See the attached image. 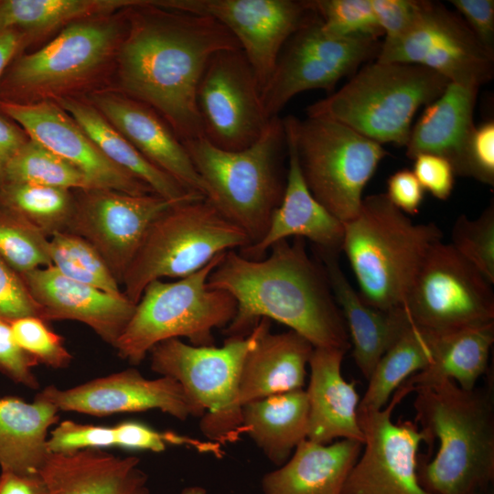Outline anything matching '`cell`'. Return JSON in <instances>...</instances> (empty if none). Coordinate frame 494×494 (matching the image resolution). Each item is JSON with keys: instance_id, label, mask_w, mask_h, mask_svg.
Masks as SVG:
<instances>
[{"instance_id": "1", "label": "cell", "mask_w": 494, "mask_h": 494, "mask_svg": "<svg viewBox=\"0 0 494 494\" xmlns=\"http://www.w3.org/2000/svg\"><path fill=\"white\" fill-rule=\"evenodd\" d=\"M126 29L110 89L155 110L183 143L203 136L197 91L219 51L241 48L212 17L136 0L125 7Z\"/></svg>"}, {"instance_id": "2", "label": "cell", "mask_w": 494, "mask_h": 494, "mask_svg": "<svg viewBox=\"0 0 494 494\" xmlns=\"http://www.w3.org/2000/svg\"><path fill=\"white\" fill-rule=\"evenodd\" d=\"M269 250L260 260L228 251L209 274L208 287L230 293L237 304L225 334L246 336L267 318L285 325L314 348L350 349L326 272L319 260L307 254L304 239L282 240Z\"/></svg>"}, {"instance_id": "3", "label": "cell", "mask_w": 494, "mask_h": 494, "mask_svg": "<svg viewBox=\"0 0 494 494\" xmlns=\"http://www.w3.org/2000/svg\"><path fill=\"white\" fill-rule=\"evenodd\" d=\"M414 422L427 436L435 456H418L421 486L431 494H476L494 478L492 384L464 390L452 381L417 387ZM429 449V453H430Z\"/></svg>"}, {"instance_id": "4", "label": "cell", "mask_w": 494, "mask_h": 494, "mask_svg": "<svg viewBox=\"0 0 494 494\" xmlns=\"http://www.w3.org/2000/svg\"><path fill=\"white\" fill-rule=\"evenodd\" d=\"M125 29V7L67 26L9 64L0 81V102H57L110 88Z\"/></svg>"}, {"instance_id": "5", "label": "cell", "mask_w": 494, "mask_h": 494, "mask_svg": "<svg viewBox=\"0 0 494 494\" xmlns=\"http://www.w3.org/2000/svg\"><path fill=\"white\" fill-rule=\"evenodd\" d=\"M344 252L369 306L401 307L429 249L442 241L433 222L414 223L385 193L363 198L357 215L344 222Z\"/></svg>"}, {"instance_id": "6", "label": "cell", "mask_w": 494, "mask_h": 494, "mask_svg": "<svg viewBox=\"0 0 494 494\" xmlns=\"http://www.w3.org/2000/svg\"><path fill=\"white\" fill-rule=\"evenodd\" d=\"M183 145L206 185V199L245 231L251 245L260 242L285 188L286 177L282 171L286 149L283 119H270L261 136L241 150L219 148L204 136Z\"/></svg>"}, {"instance_id": "7", "label": "cell", "mask_w": 494, "mask_h": 494, "mask_svg": "<svg viewBox=\"0 0 494 494\" xmlns=\"http://www.w3.org/2000/svg\"><path fill=\"white\" fill-rule=\"evenodd\" d=\"M449 83L424 67L375 60L309 105L306 115L338 122L381 145L405 146L417 110L438 98Z\"/></svg>"}, {"instance_id": "8", "label": "cell", "mask_w": 494, "mask_h": 494, "mask_svg": "<svg viewBox=\"0 0 494 494\" xmlns=\"http://www.w3.org/2000/svg\"><path fill=\"white\" fill-rule=\"evenodd\" d=\"M270 326L271 320L261 318L249 334L228 337L221 347L195 346L172 338L150 350L152 370L179 383L209 441L232 443L243 433L241 370L247 354Z\"/></svg>"}, {"instance_id": "9", "label": "cell", "mask_w": 494, "mask_h": 494, "mask_svg": "<svg viewBox=\"0 0 494 494\" xmlns=\"http://www.w3.org/2000/svg\"><path fill=\"white\" fill-rule=\"evenodd\" d=\"M224 254L176 282L148 284L113 346L118 356L138 365L156 345L179 338L195 346H213V330L227 327L237 309L230 293L207 285L209 274Z\"/></svg>"}, {"instance_id": "10", "label": "cell", "mask_w": 494, "mask_h": 494, "mask_svg": "<svg viewBox=\"0 0 494 494\" xmlns=\"http://www.w3.org/2000/svg\"><path fill=\"white\" fill-rule=\"evenodd\" d=\"M249 245L245 231L206 198L177 202L151 223L124 276L123 293L137 304L151 282L186 277L217 255Z\"/></svg>"}, {"instance_id": "11", "label": "cell", "mask_w": 494, "mask_h": 494, "mask_svg": "<svg viewBox=\"0 0 494 494\" xmlns=\"http://www.w3.org/2000/svg\"><path fill=\"white\" fill-rule=\"evenodd\" d=\"M295 141L299 166L314 198L340 221L360 210L363 190L388 155L382 145L338 122L283 119Z\"/></svg>"}, {"instance_id": "12", "label": "cell", "mask_w": 494, "mask_h": 494, "mask_svg": "<svg viewBox=\"0 0 494 494\" xmlns=\"http://www.w3.org/2000/svg\"><path fill=\"white\" fill-rule=\"evenodd\" d=\"M482 274L450 243L426 253L403 308L415 325L443 335L494 322V293Z\"/></svg>"}, {"instance_id": "13", "label": "cell", "mask_w": 494, "mask_h": 494, "mask_svg": "<svg viewBox=\"0 0 494 494\" xmlns=\"http://www.w3.org/2000/svg\"><path fill=\"white\" fill-rule=\"evenodd\" d=\"M381 41L339 38L327 33L315 16L284 46L274 70L261 91L265 117L270 120L295 95L314 89L332 92L343 78L377 58Z\"/></svg>"}, {"instance_id": "14", "label": "cell", "mask_w": 494, "mask_h": 494, "mask_svg": "<svg viewBox=\"0 0 494 494\" xmlns=\"http://www.w3.org/2000/svg\"><path fill=\"white\" fill-rule=\"evenodd\" d=\"M376 60L418 65L452 83L478 88L494 75V53L460 16L432 1L407 34L381 41Z\"/></svg>"}, {"instance_id": "15", "label": "cell", "mask_w": 494, "mask_h": 494, "mask_svg": "<svg viewBox=\"0 0 494 494\" xmlns=\"http://www.w3.org/2000/svg\"><path fill=\"white\" fill-rule=\"evenodd\" d=\"M197 106L203 136L224 150L248 147L269 122L258 81L241 48L221 50L211 57L199 83Z\"/></svg>"}, {"instance_id": "16", "label": "cell", "mask_w": 494, "mask_h": 494, "mask_svg": "<svg viewBox=\"0 0 494 494\" xmlns=\"http://www.w3.org/2000/svg\"><path fill=\"white\" fill-rule=\"evenodd\" d=\"M409 393L401 385L381 410H358L363 433L361 451L344 486L343 494H431L419 483L418 450L427 444L426 435L415 422L399 419L392 413Z\"/></svg>"}, {"instance_id": "17", "label": "cell", "mask_w": 494, "mask_h": 494, "mask_svg": "<svg viewBox=\"0 0 494 494\" xmlns=\"http://www.w3.org/2000/svg\"><path fill=\"white\" fill-rule=\"evenodd\" d=\"M159 6L207 16L236 38L261 91L291 36L315 13L306 0H152Z\"/></svg>"}, {"instance_id": "18", "label": "cell", "mask_w": 494, "mask_h": 494, "mask_svg": "<svg viewBox=\"0 0 494 494\" xmlns=\"http://www.w3.org/2000/svg\"><path fill=\"white\" fill-rule=\"evenodd\" d=\"M74 191L75 209L67 231L87 240L122 285L151 223L177 202L156 194L131 195L102 188Z\"/></svg>"}, {"instance_id": "19", "label": "cell", "mask_w": 494, "mask_h": 494, "mask_svg": "<svg viewBox=\"0 0 494 494\" xmlns=\"http://www.w3.org/2000/svg\"><path fill=\"white\" fill-rule=\"evenodd\" d=\"M0 111L17 123L31 139L78 168L93 188L131 195L155 194L145 183L111 162L58 103L0 102Z\"/></svg>"}, {"instance_id": "20", "label": "cell", "mask_w": 494, "mask_h": 494, "mask_svg": "<svg viewBox=\"0 0 494 494\" xmlns=\"http://www.w3.org/2000/svg\"><path fill=\"white\" fill-rule=\"evenodd\" d=\"M36 398L51 403L59 411L99 417L148 410H160L178 420L198 417L177 381L166 376L147 379L135 369L93 379L69 389L47 386Z\"/></svg>"}, {"instance_id": "21", "label": "cell", "mask_w": 494, "mask_h": 494, "mask_svg": "<svg viewBox=\"0 0 494 494\" xmlns=\"http://www.w3.org/2000/svg\"><path fill=\"white\" fill-rule=\"evenodd\" d=\"M20 277L39 306L41 318L81 322L112 347L135 309L136 304L124 294L113 295L71 280L53 266L38 268Z\"/></svg>"}, {"instance_id": "22", "label": "cell", "mask_w": 494, "mask_h": 494, "mask_svg": "<svg viewBox=\"0 0 494 494\" xmlns=\"http://www.w3.org/2000/svg\"><path fill=\"white\" fill-rule=\"evenodd\" d=\"M87 99L148 161L185 188L207 198V188L166 122L151 107L113 89Z\"/></svg>"}, {"instance_id": "23", "label": "cell", "mask_w": 494, "mask_h": 494, "mask_svg": "<svg viewBox=\"0 0 494 494\" xmlns=\"http://www.w3.org/2000/svg\"><path fill=\"white\" fill-rule=\"evenodd\" d=\"M284 123V121H283ZM288 168L282 201L274 211L263 238L241 249L249 260L263 259L275 242L289 237L308 239L317 249L339 253L344 224L312 195L303 177L294 138L284 124Z\"/></svg>"}, {"instance_id": "24", "label": "cell", "mask_w": 494, "mask_h": 494, "mask_svg": "<svg viewBox=\"0 0 494 494\" xmlns=\"http://www.w3.org/2000/svg\"><path fill=\"white\" fill-rule=\"evenodd\" d=\"M345 353L340 349L314 348L309 360L306 439L318 444H329L338 438L364 441L358 421L360 399L355 381H347L341 374Z\"/></svg>"}, {"instance_id": "25", "label": "cell", "mask_w": 494, "mask_h": 494, "mask_svg": "<svg viewBox=\"0 0 494 494\" xmlns=\"http://www.w3.org/2000/svg\"><path fill=\"white\" fill-rule=\"evenodd\" d=\"M316 251L344 318L354 361L369 381L378 361L410 318L403 306L381 311L366 304L343 274L338 253Z\"/></svg>"}, {"instance_id": "26", "label": "cell", "mask_w": 494, "mask_h": 494, "mask_svg": "<svg viewBox=\"0 0 494 494\" xmlns=\"http://www.w3.org/2000/svg\"><path fill=\"white\" fill-rule=\"evenodd\" d=\"M136 456L103 449L50 453L38 471L48 494H149L147 476Z\"/></svg>"}, {"instance_id": "27", "label": "cell", "mask_w": 494, "mask_h": 494, "mask_svg": "<svg viewBox=\"0 0 494 494\" xmlns=\"http://www.w3.org/2000/svg\"><path fill=\"white\" fill-rule=\"evenodd\" d=\"M478 91V87L450 82L412 126L406 156L410 159L424 153L440 156L451 163L456 175L467 177Z\"/></svg>"}, {"instance_id": "28", "label": "cell", "mask_w": 494, "mask_h": 494, "mask_svg": "<svg viewBox=\"0 0 494 494\" xmlns=\"http://www.w3.org/2000/svg\"><path fill=\"white\" fill-rule=\"evenodd\" d=\"M362 449L355 440L318 444L305 439L285 463L263 476V494H343Z\"/></svg>"}, {"instance_id": "29", "label": "cell", "mask_w": 494, "mask_h": 494, "mask_svg": "<svg viewBox=\"0 0 494 494\" xmlns=\"http://www.w3.org/2000/svg\"><path fill=\"white\" fill-rule=\"evenodd\" d=\"M314 347L298 333L266 331L247 354L241 370L239 402L303 389Z\"/></svg>"}, {"instance_id": "30", "label": "cell", "mask_w": 494, "mask_h": 494, "mask_svg": "<svg viewBox=\"0 0 494 494\" xmlns=\"http://www.w3.org/2000/svg\"><path fill=\"white\" fill-rule=\"evenodd\" d=\"M59 410L35 398L28 403L15 396L0 398V467L19 474L38 473L48 455L50 427Z\"/></svg>"}, {"instance_id": "31", "label": "cell", "mask_w": 494, "mask_h": 494, "mask_svg": "<svg viewBox=\"0 0 494 494\" xmlns=\"http://www.w3.org/2000/svg\"><path fill=\"white\" fill-rule=\"evenodd\" d=\"M56 103L78 123L111 162L145 183L155 194L174 202L205 198L148 161L87 99H65Z\"/></svg>"}, {"instance_id": "32", "label": "cell", "mask_w": 494, "mask_h": 494, "mask_svg": "<svg viewBox=\"0 0 494 494\" xmlns=\"http://www.w3.org/2000/svg\"><path fill=\"white\" fill-rule=\"evenodd\" d=\"M242 414L243 433L278 467L307 438L309 405L304 389L247 403Z\"/></svg>"}, {"instance_id": "33", "label": "cell", "mask_w": 494, "mask_h": 494, "mask_svg": "<svg viewBox=\"0 0 494 494\" xmlns=\"http://www.w3.org/2000/svg\"><path fill=\"white\" fill-rule=\"evenodd\" d=\"M494 342V322L437 335L432 363L402 385L410 392L417 387L452 381L472 390L487 372Z\"/></svg>"}, {"instance_id": "34", "label": "cell", "mask_w": 494, "mask_h": 494, "mask_svg": "<svg viewBox=\"0 0 494 494\" xmlns=\"http://www.w3.org/2000/svg\"><path fill=\"white\" fill-rule=\"evenodd\" d=\"M135 0H0V32L27 33L35 50L67 26L83 18L114 13Z\"/></svg>"}, {"instance_id": "35", "label": "cell", "mask_w": 494, "mask_h": 494, "mask_svg": "<svg viewBox=\"0 0 494 494\" xmlns=\"http://www.w3.org/2000/svg\"><path fill=\"white\" fill-rule=\"evenodd\" d=\"M436 338L410 319L378 361L358 410L385 407L404 381L432 363Z\"/></svg>"}, {"instance_id": "36", "label": "cell", "mask_w": 494, "mask_h": 494, "mask_svg": "<svg viewBox=\"0 0 494 494\" xmlns=\"http://www.w3.org/2000/svg\"><path fill=\"white\" fill-rule=\"evenodd\" d=\"M75 189L16 184L0 187V208L19 215L48 238L67 231L72 218Z\"/></svg>"}, {"instance_id": "37", "label": "cell", "mask_w": 494, "mask_h": 494, "mask_svg": "<svg viewBox=\"0 0 494 494\" xmlns=\"http://www.w3.org/2000/svg\"><path fill=\"white\" fill-rule=\"evenodd\" d=\"M16 184L93 188L78 168L30 137L0 168V187Z\"/></svg>"}, {"instance_id": "38", "label": "cell", "mask_w": 494, "mask_h": 494, "mask_svg": "<svg viewBox=\"0 0 494 494\" xmlns=\"http://www.w3.org/2000/svg\"><path fill=\"white\" fill-rule=\"evenodd\" d=\"M48 255L52 266L64 276L113 295H123L102 257L84 238L70 232L49 237Z\"/></svg>"}, {"instance_id": "39", "label": "cell", "mask_w": 494, "mask_h": 494, "mask_svg": "<svg viewBox=\"0 0 494 494\" xmlns=\"http://www.w3.org/2000/svg\"><path fill=\"white\" fill-rule=\"evenodd\" d=\"M48 240L19 215L0 208V260L18 275L52 266Z\"/></svg>"}, {"instance_id": "40", "label": "cell", "mask_w": 494, "mask_h": 494, "mask_svg": "<svg viewBox=\"0 0 494 494\" xmlns=\"http://www.w3.org/2000/svg\"><path fill=\"white\" fill-rule=\"evenodd\" d=\"M323 29L346 38L380 40L384 36L370 0H306Z\"/></svg>"}, {"instance_id": "41", "label": "cell", "mask_w": 494, "mask_h": 494, "mask_svg": "<svg viewBox=\"0 0 494 494\" xmlns=\"http://www.w3.org/2000/svg\"><path fill=\"white\" fill-rule=\"evenodd\" d=\"M450 244L493 285V202L475 220L460 215L452 227Z\"/></svg>"}, {"instance_id": "42", "label": "cell", "mask_w": 494, "mask_h": 494, "mask_svg": "<svg viewBox=\"0 0 494 494\" xmlns=\"http://www.w3.org/2000/svg\"><path fill=\"white\" fill-rule=\"evenodd\" d=\"M9 323L17 345L38 364L54 369L70 364L72 355L65 347L63 338L54 332L46 320L38 316H27Z\"/></svg>"}, {"instance_id": "43", "label": "cell", "mask_w": 494, "mask_h": 494, "mask_svg": "<svg viewBox=\"0 0 494 494\" xmlns=\"http://www.w3.org/2000/svg\"><path fill=\"white\" fill-rule=\"evenodd\" d=\"M47 445L54 454L115 447L114 428L64 420L51 430Z\"/></svg>"}, {"instance_id": "44", "label": "cell", "mask_w": 494, "mask_h": 494, "mask_svg": "<svg viewBox=\"0 0 494 494\" xmlns=\"http://www.w3.org/2000/svg\"><path fill=\"white\" fill-rule=\"evenodd\" d=\"M429 1L426 0H370L384 39L399 38L418 22Z\"/></svg>"}, {"instance_id": "45", "label": "cell", "mask_w": 494, "mask_h": 494, "mask_svg": "<svg viewBox=\"0 0 494 494\" xmlns=\"http://www.w3.org/2000/svg\"><path fill=\"white\" fill-rule=\"evenodd\" d=\"M37 361L16 342L8 320L0 317V372L16 383L36 389L38 381L33 372Z\"/></svg>"}, {"instance_id": "46", "label": "cell", "mask_w": 494, "mask_h": 494, "mask_svg": "<svg viewBox=\"0 0 494 494\" xmlns=\"http://www.w3.org/2000/svg\"><path fill=\"white\" fill-rule=\"evenodd\" d=\"M40 314L20 275L0 260V317L11 321L27 316L40 317Z\"/></svg>"}, {"instance_id": "47", "label": "cell", "mask_w": 494, "mask_h": 494, "mask_svg": "<svg viewBox=\"0 0 494 494\" xmlns=\"http://www.w3.org/2000/svg\"><path fill=\"white\" fill-rule=\"evenodd\" d=\"M413 172L424 190L435 198L446 200L455 186L456 176L451 163L434 154H419L413 158Z\"/></svg>"}, {"instance_id": "48", "label": "cell", "mask_w": 494, "mask_h": 494, "mask_svg": "<svg viewBox=\"0 0 494 494\" xmlns=\"http://www.w3.org/2000/svg\"><path fill=\"white\" fill-rule=\"evenodd\" d=\"M467 177L494 185V122L475 127L467 152Z\"/></svg>"}, {"instance_id": "49", "label": "cell", "mask_w": 494, "mask_h": 494, "mask_svg": "<svg viewBox=\"0 0 494 494\" xmlns=\"http://www.w3.org/2000/svg\"><path fill=\"white\" fill-rule=\"evenodd\" d=\"M462 19L489 51L494 53V1L450 0Z\"/></svg>"}, {"instance_id": "50", "label": "cell", "mask_w": 494, "mask_h": 494, "mask_svg": "<svg viewBox=\"0 0 494 494\" xmlns=\"http://www.w3.org/2000/svg\"><path fill=\"white\" fill-rule=\"evenodd\" d=\"M424 191L412 170L401 169L387 179L385 195L398 209L408 215H415L423 202Z\"/></svg>"}, {"instance_id": "51", "label": "cell", "mask_w": 494, "mask_h": 494, "mask_svg": "<svg viewBox=\"0 0 494 494\" xmlns=\"http://www.w3.org/2000/svg\"><path fill=\"white\" fill-rule=\"evenodd\" d=\"M0 494H48L39 473L19 474L1 470Z\"/></svg>"}, {"instance_id": "52", "label": "cell", "mask_w": 494, "mask_h": 494, "mask_svg": "<svg viewBox=\"0 0 494 494\" xmlns=\"http://www.w3.org/2000/svg\"><path fill=\"white\" fill-rule=\"evenodd\" d=\"M26 131L0 111V168L28 141Z\"/></svg>"}, {"instance_id": "53", "label": "cell", "mask_w": 494, "mask_h": 494, "mask_svg": "<svg viewBox=\"0 0 494 494\" xmlns=\"http://www.w3.org/2000/svg\"><path fill=\"white\" fill-rule=\"evenodd\" d=\"M32 48L29 36L17 28L0 32V81L9 64L20 54Z\"/></svg>"}, {"instance_id": "54", "label": "cell", "mask_w": 494, "mask_h": 494, "mask_svg": "<svg viewBox=\"0 0 494 494\" xmlns=\"http://www.w3.org/2000/svg\"><path fill=\"white\" fill-rule=\"evenodd\" d=\"M179 494H207V490L199 486H190L183 489Z\"/></svg>"}, {"instance_id": "55", "label": "cell", "mask_w": 494, "mask_h": 494, "mask_svg": "<svg viewBox=\"0 0 494 494\" xmlns=\"http://www.w3.org/2000/svg\"><path fill=\"white\" fill-rule=\"evenodd\" d=\"M476 494H486V490H482V491L477 492Z\"/></svg>"}]
</instances>
